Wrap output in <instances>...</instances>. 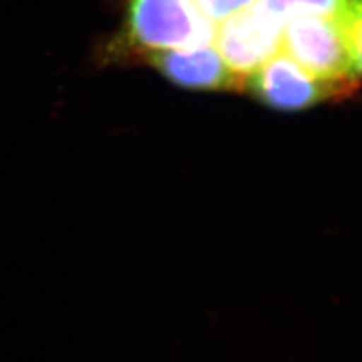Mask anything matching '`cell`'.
Wrapping results in <instances>:
<instances>
[{
  "mask_svg": "<svg viewBox=\"0 0 362 362\" xmlns=\"http://www.w3.org/2000/svg\"><path fill=\"white\" fill-rule=\"evenodd\" d=\"M282 49L315 78L330 83L357 81L346 35L336 17H291L284 24Z\"/></svg>",
  "mask_w": 362,
  "mask_h": 362,
  "instance_id": "7a4b0ae2",
  "label": "cell"
},
{
  "mask_svg": "<svg viewBox=\"0 0 362 362\" xmlns=\"http://www.w3.org/2000/svg\"><path fill=\"white\" fill-rule=\"evenodd\" d=\"M215 30L194 0H129L128 39L141 54L214 44Z\"/></svg>",
  "mask_w": 362,
  "mask_h": 362,
  "instance_id": "6da1fadb",
  "label": "cell"
},
{
  "mask_svg": "<svg viewBox=\"0 0 362 362\" xmlns=\"http://www.w3.org/2000/svg\"><path fill=\"white\" fill-rule=\"evenodd\" d=\"M337 19L346 35L352 69L357 78L362 79V0H347Z\"/></svg>",
  "mask_w": 362,
  "mask_h": 362,
  "instance_id": "52a82bcc",
  "label": "cell"
},
{
  "mask_svg": "<svg viewBox=\"0 0 362 362\" xmlns=\"http://www.w3.org/2000/svg\"><path fill=\"white\" fill-rule=\"evenodd\" d=\"M356 83H330L315 78L285 52H279L260 69L245 78L243 90L267 107L279 111H304L329 99L346 98Z\"/></svg>",
  "mask_w": 362,
  "mask_h": 362,
  "instance_id": "3957f363",
  "label": "cell"
},
{
  "mask_svg": "<svg viewBox=\"0 0 362 362\" xmlns=\"http://www.w3.org/2000/svg\"><path fill=\"white\" fill-rule=\"evenodd\" d=\"M284 22L255 0L215 30V47L233 72L250 76L282 51Z\"/></svg>",
  "mask_w": 362,
  "mask_h": 362,
  "instance_id": "277c9868",
  "label": "cell"
},
{
  "mask_svg": "<svg viewBox=\"0 0 362 362\" xmlns=\"http://www.w3.org/2000/svg\"><path fill=\"white\" fill-rule=\"evenodd\" d=\"M262 4L285 24V21L296 16H322L337 19L347 0H262Z\"/></svg>",
  "mask_w": 362,
  "mask_h": 362,
  "instance_id": "8992f818",
  "label": "cell"
},
{
  "mask_svg": "<svg viewBox=\"0 0 362 362\" xmlns=\"http://www.w3.org/2000/svg\"><path fill=\"white\" fill-rule=\"evenodd\" d=\"M197 6L202 8V12L210 19L214 24H220L230 16L237 13L242 8L250 6L255 0H194Z\"/></svg>",
  "mask_w": 362,
  "mask_h": 362,
  "instance_id": "ba28073f",
  "label": "cell"
},
{
  "mask_svg": "<svg viewBox=\"0 0 362 362\" xmlns=\"http://www.w3.org/2000/svg\"><path fill=\"white\" fill-rule=\"evenodd\" d=\"M163 78L193 90H243L245 78L226 66L215 44L143 52Z\"/></svg>",
  "mask_w": 362,
  "mask_h": 362,
  "instance_id": "5b68a950",
  "label": "cell"
}]
</instances>
